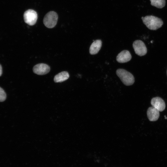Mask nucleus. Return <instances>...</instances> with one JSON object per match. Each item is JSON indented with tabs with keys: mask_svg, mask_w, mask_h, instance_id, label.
Masks as SVG:
<instances>
[{
	"mask_svg": "<svg viewBox=\"0 0 167 167\" xmlns=\"http://www.w3.org/2000/svg\"><path fill=\"white\" fill-rule=\"evenodd\" d=\"M69 75L66 71H62L56 75L54 77V81L55 82H62L68 79Z\"/></svg>",
	"mask_w": 167,
	"mask_h": 167,
	"instance_id": "11",
	"label": "nucleus"
},
{
	"mask_svg": "<svg viewBox=\"0 0 167 167\" xmlns=\"http://www.w3.org/2000/svg\"><path fill=\"white\" fill-rule=\"evenodd\" d=\"M102 44V41L100 40H97L93 41L90 47V54L94 55L98 53L101 48Z\"/></svg>",
	"mask_w": 167,
	"mask_h": 167,
	"instance_id": "10",
	"label": "nucleus"
},
{
	"mask_svg": "<svg viewBox=\"0 0 167 167\" xmlns=\"http://www.w3.org/2000/svg\"><path fill=\"white\" fill-rule=\"evenodd\" d=\"M50 70V67L44 63L37 64L33 68L34 73L40 75L46 74L49 72Z\"/></svg>",
	"mask_w": 167,
	"mask_h": 167,
	"instance_id": "6",
	"label": "nucleus"
},
{
	"mask_svg": "<svg viewBox=\"0 0 167 167\" xmlns=\"http://www.w3.org/2000/svg\"><path fill=\"white\" fill-rule=\"evenodd\" d=\"M117 75L123 84L126 86L132 85L135 82V78L132 74L123 69H118L116 71Z\"/></svg>",
	"mask_w": 167,
	"mask_h": 167,
	"instance_id": "2",
	"label": "nucleus"
},
{
	"mask_svg": "<svg viewBox=\"0 0 167 167\" xmlns=\"http://www.w3.org/2000/svg\"><path fill=\"white\" fill-rule=\"evenodd\" d=\"M147 115L149 121H155L157 120L159 118V111L152 106L148 109Z\"/></svg>",
	"mask_w": 167,
	"mask_h": 167,
	"instance_id": "9",
	"label": "nucleus"
},
{
	"mask_svg": "<svg viewBox=\"0 0 167 167\" xmlns=\"http://www.w3.org/2000/svg\"><path fill=\"white\" fill-rule=\"evenodd\" d=\"M151 4L157 8L161 9L165 6V0H150Z\"/></svg>",
	"mask_w": 167,
	"mask_h": 167,
	"instance_id": "12",
	"label": "nucleus"
},
{
	"mask_svg": "<svg viewBox=\"0 0 167 167\" xmlns=\"http://www.w3.org/2000/svg\"><path fill=\"white\" fill-rule=\"evenodd\" d=\"M142 19L144 24L151 30H156L161 27L163 24L161 19L152 15L142 17Z\"/></svg>",
	"mask_w": 167,
	"mask_h": 167,
	"instance_id": "1",
	"label": "nucleus"
},
{
	"mask_svg": "<svg viewBox=\"0 0 167 167\" xmlns=\"http://www.w3.org/2000/svg\"><path fill=\"white\" fill-rule=\"evenodd\" d=\"M6 98V94L4 90L0 87V102L4 101Z\"/></svg>",
	"mask_w": 167,
	"mask_h": 167,
	"instance_id": "13",
	"label": "nucleus"
},
{
	"mask_svg": "<svg viewBox=\"0 0 167 167\" xmlns=\"http://www.w3.org/2000/svg\"><path fill=\"white\" fill-rule=\"evenodd\" d=\"M24 18L25 23L29 25H33L37 21V14L36 12L33 10H28L24 12Z\"/></svg>",
	"mask_w": 167,
	"mask_h": 167,
	"instance_id": "4",
	"label": "nucleus"
},
{
	"mask_svg": "<svg viewBox=\"0 0 167 167\" xmlns=\"http://www.w3.org/2000/svg\"><path fill=\"white\" fill-rule=\"evenodd\" d=\"M131 58V56L129 51L124 50L120 52L116 57L117 61L120 63L126 62Z\"/></svg>",
	"mask_w": 167,
	"mask_h": 167,
	"instance_id": "8",
	"label": "nucleus"
},
{
	"mask_svg": "<svg viewBox=\"0 0 167 167\" xmlns=\"http://www.w3.org/2000/svg\"><path fill=\"white\" fill-rule=\"evenodd\" d=\"M2 74V68L1 65L0 64V76H1Z\"/></svg>",
	"mask_w": 167,
	"mask_h": 167,
	"instance_id": "14",
	"label": "nucleus"
},
{
	"mask_svg": "<svg viewBox=\"0 0 167 167\" xmlns=\"http://www.w3.org/2000/svg\"><path fill=\"white\" fill-rule=\"evenodd\" d=\"M151 103L152 106L159 111L161 112L165 109V102L160 97H156L153 98L151 100Z\"/></svg>",
	"mask_w": 167,
	"mask_h": 167,
	"instance_id": "7",
	"label": "nucleus"
},
{
	"mask_svg": "<svg viewBox=\"0 0 167 167\" xmlns=\"http://www.w3.org/2000/svg\"><path fill=\"white\" fill-rule=\"evenodd\" d=\"M133 47L135 54L139 56L144 55L147 53L146 47L144 42L141 40L135 41L133 44Z\"/></svg>",
	"mask_w": 167,
	"mask_h": 167,
	"instance_id": "5",
	"label": "nucleus"
},
{
	"mask_svg": "<svg viewBox=\"0 0 167 167\" xmlns=\"http://www.w3.org/2000/svg\"><path fill=\"white\" fill-rule=\"evenodd\" d=\"M58 20V15L56 12L51 11L48 12L43 19V23L48 28H52L56 25Z\"/></svg>",
	"mask_w": 167,
	"mask_h": 167,
	"instance_id": "3",
	"label": "nucleus"
},
{
	"mask_svg": "<svg viewBox=\"0 0 167 167\" xmlns=\"http://www.w3.org/2000/svg\"></svg>",
	"mask_w": 167,
	"mask_h": 167,
	"instance_id": "15",
	"label": "nucleus"
}]
</instances>
